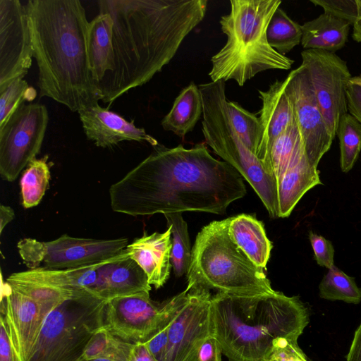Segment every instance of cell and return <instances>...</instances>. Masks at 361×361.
I'll return each instance as SVG.
<instances>
[{"label": "cell", "instance_id": "f6af8a7d", "mask_svg": "<svg viewBox=\"0 0 361 361\" xmlns=\"http://www.w3.org/2000/svg\"><path fill=\"white\" fill-rule=\"evenodd\" d=\"M230 361V360H229Z\"/></svg>", "mask_w": 361, "mask_h": 361}, {"label": "cell", "instance_id": "7bdbcfd3", "mask_svg": "<svg viewBox=\"0 0 361 361\" xmlns=\"http://www.w3.org/2000/svg\"><path fill=\"white\" fill-rule=\"evenodd\" d=\"M358 6V18L354 23L353 30V39L357 42H361V0H357Z\"/></svg>", "mask_w": 361, "mask_h": 361}, {"label": "cell", "instance_id": "d6a6232c", "mask_svg": "<svg viewBox=\"0 0 361 361\" xmlns=\"http://www.w3.org/2000/svg\"><path fill=\"white\" fill-rule=\"evenodd\" d=\"M37 96L36 90L30 87L23 78L11 82L0 90V128L3 127L13 114L25 103L32 102Z\"/></svg>", "mask_w": 361, "mask_h": 361}, {"label": "cell", "instance_id": "ee69618b", "mask_svg": "<svg viewBox=\"0 0 361 361\" xmlns=\"http://www.w3.org/2000/svg\"><path fill=\"white\" fill-rule=\"evenodd\" d=\"M79 361H116V360H111V359H108V358L98 357V358L89 359V360H80Z\"/></svg>", "mask_w": 361, "mask_h": 361}, {"label": "cell", "instance_id": "d6986e66", "mask_svg": "<svg viewBox=\"0 0 361 361\" xmlns=\"http://www.w3.org/2000/svg\"><path fill=\"white\" fill-rule=\"evenodd\" d=\"M171 247V230L168 227L164 233H145L128 244L126 250L145 271L149 283L159 288L169 277Z\"/></svg>", "mask_w": 361, "mask_h": 361}, {"label": "cell", "instance_id": "5b68a950", "mask_svg": "<svg viewBox=\"0 0 361 361\" xmlns=\"http://www.w3.org/2000/svg\"><path fill=\"white\" fill-rule=\"evenodd\" d=\"M281 0H231V11L221 17L225 45L212 59V82L234 80L239 86L270 69L288 70L294 61L272 48L267 28Z\"/></svg>", "mask_w": 361, "mask_h": 361}, {"label": "cell", "instance_id": "7402d4cb", "mask_svg": "<svg viewBox=\"0 0 361 361\" xmlns=\"http://www.w3.org/2000/svg\"><path fill=\"white\" fill-rule=\"evenodd\" d=\"M320 184L317 168L311 165L304 155L277 179L279 217H288L301 197Z\"/></svg>", "mask_w": 361, "mask_h": 361}, {"label": "cell", "instance_id": "836d02e7", "mask_svg": "<svg viewBox=\"0 0 361 361\" xmlns=\"http://www.w3.org/2000/svg\"><path fill=\"white\" fill-rule=\"evenodd\" d=\"M312 4L321 6L324 13L349 22L351 25L358 18L357 0H311Z\"/></svg>", "mask_w": 361, "mask_h": 361}, {"label": "cell", "instance_id": "4dcf8cb0", "mask_svg": "<svg viewBox=\"0 0 361 361\" xmlns=\"http://www.w3.org/2000/svg\"><path fill=\"white\" fill-rule=\"evenodd\" d=\"M340 144V164L343 172L353 167L361 151V124L350 113L340 119L336 130Z\"/></svg>", "mask_w": 361, "mask_h": 361}, {"label": "cell", "instance_id": "ba28073f", "mask_svg": "<svg viewBox=\"0 0 361 361\" xmlns=\"http://www.w3.org/2000/svg\"><path fill=\"white\" fill-rule=\"evenodd\" d=\"M127 238L93 239L63 234L50 241L21 239L19 255L29 269H67L94 264L120 255L128 246Z\"/></svg>", "mask_w": 361, "mask_h": 361}, {"label": "cell", "instance_id": "ffe728a7", "mask_svg": "<svg viewBox=\"0 0 361 361\" xmlns=\"http://www.w3.org/2000/svg\"><path fill=\"white\" fill-rule=\"evenodd\" d=\"M228 220V232L232 241L255 264L266 270L273 246L263 224L245 214L229 217Z\"/></svg>", "mask_w": 361, "mask_h": 361}, {"label": "cell", "instance_id": "ab89813d", "mask_svg": "<svg viewBox=\"0 0 361 361\" xmlns=\"http://www.w3.org/2000/svg\"><path fill=\"white\" fill-rule=\"evenodd\" d=\"M128 361H158L145 342L133 343Z\"/></svg>", "mask_w": 361, "mask_h": 361}, {"label": "cell", "instance_id": "f1b7e54d", "mask_svg": "<svg viewBox=\"0 0 361 361\" xmlns=\"http://www.w3.org/2000/svg\"><path fill=\"white\" fill-rule=\"evenodd\" d=\"M133 345L116 337L102 326L92 336L80 360L101 357L128 361Z\"/></svg>", "mask_w": 361, "mask_h": 361}, {"label": "cell", "instance_id": "83f0119b", "mask_svg": "<svg viewBox=\"0 0 361 361\" xmlns=\"http://www.w3.org/2000/svg\"><path fill=\"white\" fill-rule=\"evenodd\" d=\"M167 226L171 230V264L177 277L187 274L191 259L190 247L188 225L183 219L182 213H169L164 214Z\"/></svg>", "mask_w": 361, "mask_h": 361}, {"label": "cell", "instance_id": "4316f807", "mask_svg": "<svg viewBox=\"0 0 361 361\" xmlns=\"http://www.w3.org/2000/svg\"><path fill=\"white\" fill-rule=\"evenodd\" d=\"M47 156L33 159L23 171L20 185L22 204L29 209L37 206L44 197L51 174Z\"/></svg>", "mask_w": 361, "mask_h": 361}, {"label": "cell", "instance_id": "d590c367", "mask_svg": "<svg viewBox=\"0 0 361 361\" xmlns=\"http://www.w3.org/2000/svg\"><path fill=\"white\" fill-rule=\"evenodd\" d=\"M309 239L317 264L328 269L331 268L334 265V249L331 241L312 231H310Z\"/></svg>", "mask_w": 361, "mask_h": 361}, {"label": "cell", "instance_id": "6da1fadb", "mask_svg": "<svg viewBox=\"0 0 361 361\" xmlns=\"http://www.w3.org/2000/svg\"><path fill=\"white\" fill-rule=\"evenodd\" d=\"M245 194L239 173L213 157L204 143L189 149L159 143L109 188L113 211L133 216L184 212L223 214Z\"/></svg>", "mask_w": 361, "mask_h": 361}, {"label": "cell", "instance_id": "8fae6325", "mask_svg": "<svg viewBox=\"0 0 361 361\" xmlns=\"http://www.w3.org/2000/svg\"><path fill=\"white\" fill-rule=\"evenodd\" d=\"M318 105L334 137L341 118L348 113L346 90L352 78L347 63L335 53L317 49L301 52Z\"/></svg>", "mask_w": 361, "mask_h": 361}, {"label": "cell", "instance_id": "f35d334b", "mask_svg": "<svg viewBox=\"0 0 361 361\" xmlns=\"http://www.w3.org/2000/svg\"><path fill=\"white\" fill-rule=\"evenodd\" d=\"M222 348L218 340L209 336L201 344L197 356V361H221Z\"/></svg>", "mask_w": 361, "mask_h": 361}, {"label": "cell", "instance_id": "4fadbf2b", "mask_svg": "<svg viewBox=\"0 0 361 361\" xmlns=\"http://www.w3.org/2000/svg\"><path fill=\"white\" fill-rule=\"evenodd\" d=\"M290 75L286 92L293 105L306 157L310 164L317 168L334 137L325 122L305 68L300 65Z\"/></svg>", "mask_w": 361, "mask_h": 361}, {"label": "cell", "instance_id": "d4e9b609", "mask_svg": "<svg viewBox=\"0 0 361 361\" xmlns=\"http://www.w3.org/2000/svg\"><path fill=\"white\" fill-rule=\"evenodd\" d=\"M305 155L301 134L295 117L276 139L270 151V165L276 180Z\"/></svg>", "mask_w": 361, "mask_h": 361}, {"label": "cell", "instance_id": "e575fe53", "mask_svg": "<svg viewBox=\"0 0 361 361\" xmlns=\"http://www.w3.org/2000/svg\"><path fill=\"white\" fill-rule=\"evenodd\" d=\"M271 361H311L298 344V340L286 338L275 341Z\"/></svg>", "mask_w": 361, "mask_h": 361}, {"label": "cell", "instance_id": "44dd1931", "mask_svg": "<svg viewBox=\"0 0 361 361\" xmlns=\"http://www.w3.org/2000/svg\"><path fill=\"white\" fill-rule=\"evenodd\" d=\"M114 22L110 14L99 13L89 22L87 48L92 77L98 84L114 66L112 44Z\"/></svg>", "mask_w": 361, "mask_h": 361}, {"label": "cell", "instance_id": "7a4b0ae2", "mask_svg": "<svg viewBox=\"0 0 361 361\" xmlns=\"http://www.w3.org/2000/svg\"><path fill=\"white\" fill-rule=\"evenodd\" d=\"M112 18L114 66L98 84L111 104L149 82L174 57L204 19L207 0H99Z\"/></svg>", "mask_w": 361, "mask_h": 361}, {"label": "cell", "instance_id": "52a82bcc", "mask_svg": "<svg viewBox=\"0 0 361 361\" xmlns=\"http://www.w3.org/2000/svg\"><path fill=\"white\" fill-rule=\"evenodd\" d=\"M105 301L75 293L47 316L28 361H79L104 326Z\"/></svg>", "mask_w": 361, "mask_h": 361}, {"label": "cell", "instance_id": "e0dca14e", "mask_svg": "<svg viewBox=\"0 0 361 361\" xmlns=\"http://www.w3.org/2000/svg\"><path fill=\"white\" fill-rule=\"evenodd\" d=\"M84 133L96 146L111 147L123 141L146 142L156 146L158 141L117 113L102 107L99 103L78 111Z\"/></svg>", "mask_w": 361, "mask_h": 361}, {"label": "cell", "instance_id": "3957f363", "mask_svg": "<svg viewBox=\"0 0 361 361\" xmlns=\"http://www.w3.org/2000/svg\"><path fill=\"white\" fill-rule=\"evenodd\" d=\"M39 97L79 111L102 100L90 70L89 22L78 0H29L25 5Z\"/></svg>", "mask_w": 361, "mask_h": 361}, {"label": "cell", "instance_id": "8d00e7d4", "mask_svg": "<svg viewBox=\"0 0 361 361\" xmlns=\"http://www.w3.org/2000/svg\"><path fill=\"white\" fill-rule=\"evenodd\" d=\"M348 111L361 124V75L352 77L347 86Z\"/></svg>", "mask_w": 361, "mask_h": 361}, {"label": "cell", "instance_id": "7c38bea8", "mask_svg": "<svg viewBox=\"0 0 361 361\" xmlns=\"http://www.w3.org/2000/svg\"><path fill=\"white\" fill-rule=\"evenodd\" d=\"M61 302L37 299L2 281L1 314L22 361L30 360L47 316Z\"/></svg>", "mask_w": 361, "mask_h": 361}, {"label": "cell", "instance_id": "603a6c76", "mask_svg": "<svg viewBox=\"0 0 361 361\" xmlns=\"http://www.w3.org/2000/svg\"><path fill=\"white\" fill-rule=\"evenodd\" d=\"M350 25L349 22L324 12L302 25L301 44L305 49L334 53L347 42Z\"/></svg>", "mask_w": 361, "mask_h": 361}, {"label": "cell", "instance_id": "9c48e42d", "mask_svg": "<svg viewBox=\"0 0 361 361\" xmlns=\"http://www.w3.org/2000/svg\"><path fill=\"white\" fill-rule=\"evenodd\" d=\"M49 122L47 107L39 103L22 104L0 128V175L14 181L40 153Z\"/></svg>", "mask_w": 361, "mask_h": 361}, {"label": "cell", "instance_id": "5bb4252c", "mask_svg": "<svg viewBox=\"0 0 361 361\" xmlns=\"http://www.w3.org/2000/svg\"><path fill=\"white\" fill-rule=\"evenodd\" d=\"M166 302L159 306L149 293L114 298L106 302L104 326L124 341H147L159 328L167 314Z\"/></svg>", "mask_w": 361, "mask_h": 361}, {"label": "cell", "instance_id": "9a60e30c", "mask_svg": "<svg viewBox=\"0 0 361 361\" xmlns=\"http://www.w3.org/2000/svg\"><path fill=\"white\" fill-rule=\"evenodd\" d=\"M32 57L25 6L19 0H0V90L25 77Z\"/></svg>", "mask_w": 361, "mask_h": 361}, {"label": "cell", "instance_id": "8992f818", "mask_svg": "<svg viewBox=\"0 0 361 361\" xmlns=\"http://www.w3.org/2000/svg\"><path fill=\"white\" fill-rule=\"evenodd\" d=\"M228 219L214 221L198 233L186 274L188 286L238 296L274 293L264 269L258 267L232 241Z\"/></svg>", "mask_w": 361, "mask_h": 361}, {"label": "cell", "instance_id": "30bf717a", "mask_svg": "<svg viewBox=\"0 0 361 361\" xmlns=\"http://www.w3.org/2000/svg\"><path fill=\"white\" fill-rule=\"evenodd\" d=\"M212 296L210 290L200 286H187L176 295L165 361H197L201 344L212 335Z\"/></svg>", "mask_w": 361, "mask_h": 361}, {"label": "cell", "instance_id": "cb8c5ba5", "mask_svg": "<svg viewBox=\"0 0 361 361\" xmlns=\"http://www.w3.org/2000/svg\"><path fill=\"white\" fill-rule=\"evenodd\" d=\"M202 113V99L199 87L192 82L177 96L161 125L165 130L184 137L193 130Z\"/></svg>", "mask_w": 361, "mask_h": 361}, {"label": "cell", "instance_id": "f546056e", "mask_svg": "<svg viewBox=\"0 0 361 361\" xmlns=\"http://www.w3.org/2000/svg\"><path fill=\"white\" fill-rule=\"evenodd\" d=\"M319 296L329 300H341L347 303L358 304L361 301V288L354 278L334 265L329 269L322 279Z\"/></svg>", "mask_w": 361, "mask_h": 361}, {"label": "cell", "instance_id": "2e32d148", "mask_svg": "<svg viewBox=\"0 0 361 361\" xmlns=\"http://www.w3.org/2000/svg\"><path fill=\"white\" fill-rule=\"evenodd\" d=\"M123 252L112 258L76 268L28 269L13 273L7 279L87 294L100 300L108 302L113 299L110 286L112 264Z\"/></svg>", "mask_w": 361, "mask_h": 361}, {"label": "cell", "instance_id": "ac0fdd59", "mask_svg": "<svg viewBox=\"0 0 361 361\" xmlns=\"http://www.w3.org/2000/svg\"><path fill=\"white\" fill-rule=\"evenodd\" d=\"M290 78L289 73L283 80H276L271 84L266 91H258L262 104L259 112L261 139L257 157L272 175L274 173L270 165L271 148L276 139L294 118L293 105L286 92Z\"/></svg>", "mask_w": 361, "mask_h": 361}, {"label": "cell", "instance_id": "60d3db41", "mask_svg": "<svg viewBox=\"0 0 361 361\" xmlns=\"http://www.w3.org/2000/svg\"><path fill=\"white\" fill-rule=\"evenodd\" d=\"M346 361H361V322L355 332Z\"/></svg>", "mask_w": 361, "mask_h": 361}, {"label": "cell", "instance_id": "277c9868", "mask_svg": "<svg viewBox=\"0 0 361 361\" xmlns=\"http://www.w3.org/2000/svg\"><path fill=\"white\" fill-rule=\"evenodd\" d=\"M212 335L230 361H271L274 343L298 340L310 322L298 296H238L217 292L211 298Z\"/></svg>", "mask_w": 361, "mask_h": 361}, {"label": "cell", "instance_id": "74e56055", "mask_svg": "<svg viewBox=\"0 0 361 361\" xmlns=\"http://www.w3.org/2000/svg\"><path fill=\"white\" fill-rule=\"evenodd\" d=\"M0 361H22L16 349L5 318L0 317Z\"/></svg>", "mask_w": 361, "mask_h": 361}, {"label": "cell", "instance_id": "b9f144b4", "mask_svg": "<svg viewBox=\"0 0 361 361\" xmlns=\"http://www.w3.org/2000/svg\"><path fill=\"white\" fill-rule=\"evenodd\" d=\"M15 218L13 209L4 204L0 206V233L1 234L6 226Z\"/></svg>", "mask_w": 361, "mask_h": 361}, {"label": "cell", "instance_id": "1f68e13d", "mask_svg": "<svg viewBox=\"0 0 361 361\" xmlns=\"http://www.w3.org/2000/svg\"><path fill=\"white\" fill-rule=\"evenodd\" d=\"M227 106L234 130L247 149L257 157L261 139L259 118L238 102L228 100Z\"/></svg>", "mask_w": 361, "mask_h": 361}, {"label": "cell", "instance_id": "484cf974", "mask_svg": "<svg viewBox=\"0 0 361 361\" xmlns=\"http://www.w3.org/2000/svg\"><path fill=\"white\" fill-rule=\"evenodd\" d=\"M266 35L269 45L285 56L301 43L302 25L293 21L281 8L279 7L270 19Z\"/></svg>", "mask_w": 361, "mask_h": 361}]
</instances>
